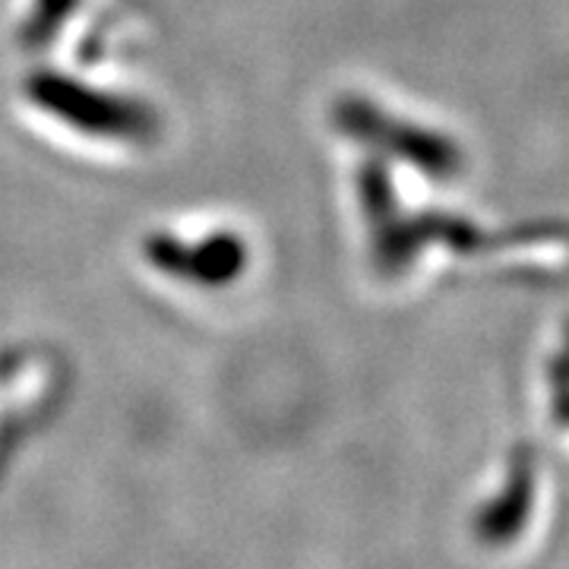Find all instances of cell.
Here are the masks:
<instances>
[{
    "instance_id": "obj_1",
    "label": "cell",
    "mask_w": 569,
    "mask_h": 569,
    "mask_svg": "<svg viewBox=\"0 0 569 569\" xmlns=\"http://www.w3.org/2000/svg\"><path fill=\"white\" fill-rule=\"evenodd\" d=\"M529 493L531 488L529 481H526V475H516L512 485L503 490V497L493 500V503L481 512V519H478L481 538H485V541H507L509 535L519 529V526H526V512H529L531 500Z\"/></svg>"
}]
</instances>
